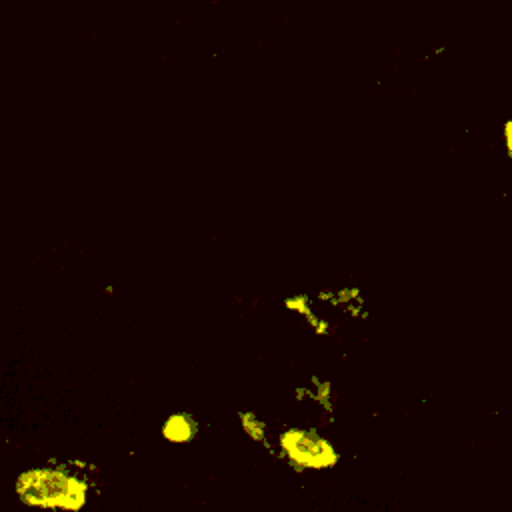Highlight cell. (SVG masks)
<instances>
[{
	"mask_svg": "<svg viewBox=\"0 0 512 512\" xmlns=\"http://www.w3.org/2000/svg\"><path fill=\"white\" fill-rule=\"evenodd\" d=\"M16 492L22 502L42 508L78 510L86 502V484L56 468H34L20 474Z\"/></svg>",
	"mask_w": 512,
	"mask_h": 512,
	"instance_id": "obj_1",
	"label": "cell"
},
{
	"mask_svg": "<svg viewBox=\"0 0 512 512\" xmlns=\"http://www.w3.org/2000/svg\"><path fill=\"white\" fill-rule=\"evenodd\" d=\"M280 446L290 462L300 468H330L338 460L334 448L314 430H286L280 436Z\"/></svg>",
	"mask_w": 512,
	"mask_h": 512,
	"instance_id": "obj_2",
	"label": "cell"
},
{
	"mask_svg": "<svg viewBox=\"0 0 512 512\" xmlns=\"http://www.w3.org/2000/svg\"><path fill=\"white\" fill-rule=\"evenodd\" d=\"M194 432H196V424L188 414H172L162 426L164 438L172 442H186L194 436Z\"/></svg>",
	"mask_w": 512,
	"mask_h": 512,
	"instance_id": "obj_3",
	"label": "cell"
},
{
	"mask_svg": "<svg viewBox=\"0 0 512 512\" xmlns=\"http://www.w3.org/2000/svg\"><path fill=\"white\" fill-rule=\"evenodd\" d=\"M500 142H502V154L508 162H512V118H506L500 126Z\"/></svg>",
	"mask_w": 512,
	"mask_h": 512,
	"instance_id": "obj_4",
	"label": "cell"
},
{
	"mask_svg": "<svg viewBox=\"0 0 512 512\" xmlns=\"http://www.w3.org/2000/svg\"><path fill=\"white\" fill-rule=\"evenodd\" d=\"M242 426H244V430L254 440H262L264 438V426H262V422L254 414H242Z\"/></svg>",
	"mask_w": 512,
	"mask_h": 512,
	"instance_id": "obj_5",
	"label": "cell"
}]
</instances>
